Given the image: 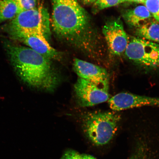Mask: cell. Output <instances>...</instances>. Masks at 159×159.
Instances as JSON below:
<instances>
[{"mask_svg": "<svg viewBox=\"0 0 159 159\" xmlns=\"http://www.w3.org/2000/svg\"><path fill=\"white\" fill-rule=\"evenodd\" d=\"M4 47L16 72L26 84L33 88L53 91L60 82V77L51 60L30 48L6 41Z\"/></svg>", "mask_w": 159, "mask_h": 159, "instance_id": "6da1fadb", "label": "cell"}, {"mask_svg": "<svg viewBox=\"0 0 159 159\" xmlns=\"http://www.w3.org/2000/svg\"><path fill=\"white\" fill-rule=\"evenodd\" d=\"M52 25L55 34L67 40L82 36L89 28L88 13L78 0H52Z\"/></svg>", "mask_w": 159, "mask_h": 159, "instance_id": "7a4b0ae2", "label": "cell"}, {"mask_svg": "<svg viewBox=\"0 0 159 159\" xmlns=\"http://www.w3.org/2000/svg\"><path fill=\"white\" fill-rule=\"evenodd\" d=\"M120 118V115L115 112L95 111L87 113L82 118L83 132L95 146H104L114 138Z\"/></svg>", "mask_w": 159, "mask_h": 159, "instance_id": "3957f363", "label": "cell"}, {"mask_svg": "<svg viewBox=\"0 0 159 159\" xmlns=\"http://www.w3.org/2000/svg\"><path fill=\"white\" fill-rule=\"evenodd\" d=\"M3 29L7 34L16 32L39 33L44 35L48 41L51 35L48 12L41 6L22 11L5 25Z\"/></svg>", "mask_w": 159, "mask_h": 159, "instance_id": "277c9868", "label": "cell"}, {"mask_svg": "<svg viewBox=\"0 0 159 159\" xmlns=\"http://www.w3.org/2000/svg\"><path fill=\"white\" fill-rule=\"evenodd\" d=\"M125 54L130 60L148 69L159 68V44L134 38L129 42Z\"/></svg>", "mask_w": 159, "mask_h": 159, "instance_id": "5b68a950", "label": "cell"}, {"mask_svg": "<svg viewBox=\"0 0 159 159\" xmlns=\"http://www.w3.org/2000/svg\"><path fill=\"white\" fill-rule=\"evenodd\" d=\"M109 82L97 83L80 78L74 85L77 102L81 107L94 106L108 101Z\"/></svg>", "mask_w": 159, "mask_h": 159, "instance_id": "8992f818", "label": "cell"}, {"mask_svg": "<svg viewBox=\"0 0 159 159\" xmlns=\"http://www.w3.org/2000/svg\"><path fill=\"white\" fill-rule=\"evenodd\" d=\"M102 30L111 53L117 56L123 54L126 50L129 41L120 19L107 22Z\"/></svg>", "mask_w": 159, "mask_h": 159, "instance_id": "52a82bcc", "label": "cell"}, {"mask_svg": "<svg viewBox=\"0 0 159 159\" xmlns=\"http://www.w3.org/2000/svg\"><path fill=\"white\" fill-rule=\"evenodd\" d=\"M11 39L20 42L50 60L59 59V53L51 46L42 34L33 32H16L8 34Z\"/></svg>", "mask_w": 159, "mask_h": 159, "instance_id": "ba28073f", "label": "cell"}, {"mask_svg": "<svg viewBox=\"0 0 159 159\" xmlns=\"http://www.w3.org/2000/svg\"><path fill=\"white\" fill-rule=\"evenodd\" d=\"M108 102L112 110L119 111L144 106L159 107V98L121 93L109 99Z\"/></svg>", "mask_w": 159, "mask_h": 159, "instance_id": "9c48e42d", "label": "cell"}, {"mask_svg": "<svg viewBox=\"0 0 159 159\" xmlns=\"http://www.w3.org/2000/svg\"><path fill=\"white\" fill-rule=\"evenodd\" d=\"M73 68L79 78L97 83L109 82L108 73L106 70L98 66L75 58Z\"/></svg>", "mask_w": 159, "mask_h": 159, "instance_id": "30bf717a", "label": "cell"}, {"mask_svg": "<svg viewBox=\"0 0 159 159\" xmlns=\"http://www.w3.org/2000/svg\"><path fill=\"white\" fill-rule=\"evenodd\" d=\"M152 16L144 6H139L125 12L123 17L131 26L138 28L150 20Z\"/></svg>", "mask_w": 159, "mask_h": 159, "instance_id": "8fae6325", "label": "cell"}, {"mask_svg": "<svg viewBox=\"0 0 159 159\" xmlns=\"http://www.w3.org/2000/svg\"><path fill=\"white\" fill-rule=\"evenodd\" d=\"M136 33L142 39L159 43V24L150 20L137 29Z\"/></svg>", "mask_w": 159, "mask_h": 159, "instance_id": "7c38bea8", "label": "cell"}, {"mask_svg": "<svg viewBox=\"0 0 159 159\" xmlns=\"http://www.w3.org/2000/svg\"><path fill=\"white\" fill-rule=\"evenodd\" d=\"M21 12L13 0H0V23L13 20Z\"/></svg>", "mask_w": 159, "mask_h": 159, "instance_id": "4fadbf2b", "label": "cell"}, {"mask_svg": "<svg viewBox=\"0 0 159 159\" xmlns=\"http://www.w3.org/2000/svg\"><path fill=\"white\" fill-rule=\"evenodd\" d=\"M152 148L148 143H139L128 159H158L159 153Z\"/></svg>", "mask_w": 159, "mask_h": 159, "instance_id": "5bb4252c", "label": "cell"}, {"mask_svg": "<svg viewBox=\"0 0 159 159\" xmlns=\"http://www.w3.org/2000/svg\"><path fill=\"white\" fill-rule=\"evenodd\" d=\"M120 0H96L93 3V11L97 13L107 8L114 7L122 3Z\"/></svg>", "mask_w": 159, "mask_h": 159, "instance_id": "9a60e30c", "label": "cell"}, {"mask_svg": "<svg viewBox=\"0 0 159 159\" xmlns=\"http://www.w3.org/2000/svg\"><path fill=\"white\" fill-rule=\"evenodd\" d=\"M145 6L159 23V0H146Z\"/></svg>", "mask_w": 159, "mask_h": 159, "instance_id": "2e32d148", "label": "cell"}, {"mask_svg": "<svg viewBox=\"0 0 159 159\" xmlns=\"http://www.w3.org/2000/svg\"><path fill=\"white\" fill-rule=\"evenodd\" d=\"M22 11L32 9L37 7V0H13Z\"/></svg>", "mask_w": 159, "mask_h": 159, "instance_id": "e0dca14e", "label": "cell"}, {"mask_svg": "<svg viewBox=\"0 0 159 159\" xmlns=\"http://www.w3.org/2000/svg\"><path fill=\"white\" fill-rule=\"evenodd\" d=\"M60 159H83L82 155L77 151L68 149L63 153Z\"/></svg>", "mask_w": 159, "mask_h": 159, "instance_id": "ac0fdd59", "label": "cell"}, {"mask_svg": "<svg viewBox=\"0 0 159 159\" xmlns=\"http://www.w3.org/2000/svg\"><path fill=\"white\" fill-rule=\"evenodd\" d=\"M85 5H89L94 3L96 0H79Z\"/></svg>", "mask_w": 159, "mask_h": 159, "instance_id": "d6986e66", "label": "cell"}, {"mask_svg": "<svg viewBox=\"0 0 159 159\" xmlns=\"http://www.w3.org/2000/svg\"><path fill=\"white\" fill-rule=\"evenodd\" d=\"M81 155L83 159H97L92 155L86 154H82Z\"/></svg>", "mask_w": 159, "mask_h": 159, "instance_id": "ffe728a7", "label": "cell"}, {"mask_svg": "<svg viewBox=\"0 0 159 159\" xmlns=\"http://www.w3.org/2000/svg\"><path fill=\"white\" fill-rule=\"evenodd\" d=\"M146 0H128V1L138 3H144Z\"/></svg>", "mask_w": 159, "mask_h": 159, "instance_id": "44dd1931", "label": "cell"}, {"mask_svg": "<svg viewBox=\"0 0 159 159\" xmlns=\"http://www.w3.org/2000/svg\"><path fill=\"white\" fill-rule=\"evenodd\" d=\"M120 1L122 2V3L125 1H128V0H120Z\"/></svg>", "mask_w": 159, "mask_h": 159, "instance_id": "7402d4cb", "label": "cell"}]
</instances>
